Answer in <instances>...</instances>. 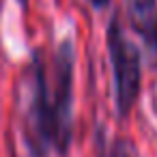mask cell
Returning a JSON list of instances; mask_svg holds the SVG:
<instances>
[{"label":"cell","mask_w":157,"mask_h":157,"mask_svg":"<svg viewBox=\"0 0 157 157\" xmlns=\"http://www.w3.org/2000/svg\"><path fill=\"white\" fill-rule=\"evenodd\" d=\"M75 43L67 37L52 50L37 48L24 73L22 131L30 157L67 155L73 140Z\"/></svg>","instance_id":"1"},{"label":"cell","mask_w":157,"mask_h":157,"mask_svg":"<svg viewBox=\"0 0 157 157\" xmlns=\"http://www.w3.org/2000/svg\"><path fill=\"white\" fill-rule=\"evenodd\" d=\"M56 2H58V0H56Z\"/></svg>","instance_id":"7"},{"label":"cell","mask_w":157,"mask_h":157,"mask_svg":"<svg viewBox=\"0 0 157 157\" xmlns=\"http://www.w3.org/2000/svg\"><path fill=\"white\" fill-rule=\"evenodd\" d=\"M99 157H133V146L125 138H116L112 142H101Z\"/></svg>","instance_id":"4"},{"label":"cell","mask_w":157,"mask_h":157,"mask_svg":"<svg viewBox=\"0 0 157 157\" xmlns=\"http://www.w3.org/2000/svg\"><path fill=\"white\" fill-rule=\"evenodd\" d=\"M20 5H22V7H26V5H28V0H20Z\"/></svg>","instance_id":"6"},{"label":"cell","mask_w":157,"mask_h":157,"mask_svg":"<svg viewBox=\"0 0 157 157\" xmlns=\"http://www.w3.org/2000/svg\"><path fill=\"white\" fill-rule=\"evenodd\" d=\"M125 26L140 41V54L151 71H157V0H123Z\"/></svg>","instance_id":"3"},{"label":"cell","mask_w":157,"mask_h":157,"mask_svg":"<svg viewBox=\"0 0 157 157\" xmlns=\"http://www.w3.org/2000/svg\"><path fill=\"white\" fill-rule=\"evenodd\" d=\"M84 2H86L90 9H95V11H105V9L112 5V0H84Z\"/></svg>","instance_id":"5"},{"label":"cell","mask_w":157,"mask_h":157,"mask_svg":"<svg viewBox=\"0 0 157 157\" xmlns=\"http://www.w3.org/2000/svg\"><path fill=\"white\" fill-rule=\"evenodd\" d=\"M105 50L112 65L114 105L121 118H127L142 88V54L129 37L121 11H114L105 26Z\"/></svg>","instance_id":"2"}]
</instances>
